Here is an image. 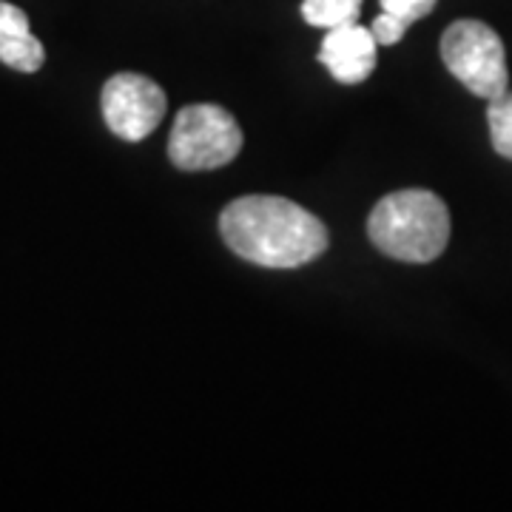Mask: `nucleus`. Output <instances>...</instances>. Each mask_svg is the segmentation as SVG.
<instances>
[{
    "label": "nucleus",
    "instance_id": "nucleus-6",
    "mask_svg": "<svg viewBox=\"0 0 512 512\" xmlns=\"http://www.w3.org/2000/svg\"><path fill=\"white\" fill-rule=\"evenodd\" d=\"M376 49L379 43L370 26L365 29L359 23H348L328 29L319 49V63L328 69L333 80L345 86H359L376 69Z\"/></svg>",
    "mask_w": 512,
    "mask_h": 512
},
{
    "label": "nucleus",
    "instance_id": "nucleus-8",
    "mask_svg": "<svg viewBox=\"0 0 512 512\" xmlns=\"http://www.w3.org/2000/svg\"><path fill=\"white\" fill-rule=\"evenodd\" d=\"M362 12V0H305L302 3V18L308 26L319 29H336L356 23Z\"/></svg>",
    "mask_w": 512,
    "mask_h": 512
},
{
    "label": "nucleus",
    "instance_id": "nucleus-4",
    "mask_svg": "<svg viewBox=\"0 0 512 512\" xmlns=\"http://www.w3.org/2000/svg\"><path fill=\"white\" fill-rule=\"evenodd\" d=\"M441 60L476 97L493 100L507 92V55L495 29L481 20H456L441 35Z\"/></svg>",
    "mask_w": 512,
    "mask_h": 512
},
{
    "label": "nucleus",
    "instance_id": "nucleus-10",
    "mask_svg": "<svg viewBox=\"0 0 512 512\" xmlns=\"http://www.w3.org/2000/svg\"><path fill=\"white\" fill-rule=\"evenodd\" d=\"M382 12H390L396 18H402L404 23H416V20L427 18L439 0H379Z\"/></svg>",
    "mask_w": 512,
    "mask_h": 512
},
{
    "label": "nucleus",
    "instance_id": "nucleus-7",
    "mask_svg": "<svg viewBox=\"0 0 512 512\" xmlns=\"http://www.w3.org/2000/svg\"><path fill=\"white\" fill-rule=\"evenodd\" d=\"M46 49L32 35L26 12L15 3L0 0V63H6L15 72L32 74L43 66Z\"/></svg>",
    "mask_w": 512,
    "mask_h": 512
},
{
    "label": "nucleus",
    "instance_id": "nucleus-1",
    "mask_svg": "<svg viewBox=\"0 0 512 512\" xmlns=\"http://www.w3.org/2000/svg\"><path fill=\"white\" fill-rule=\"evenodd\" d=\"M220 234L228 248L262 268H299L328 248V228L285 197L251 194L225 205Z\"/></svg>",
    "mask_w": 512,
    "mask_h": 512
},
{
    "label": "nucleus",
    "instance_id": "nucleus-2",
    "mask_svg": "<svg viewBox=\"0 0 512 512\" xmlns=\"http://www.w3.org/2000/svg\"><path fill=\"white\" fill-rule=\"evenodd\" d=\"M367 237L382 254L424 265L439 259L450 242V211L439 194L427 188L393 191L373 205Z\"/></svg>",
    "mask_w": 512,
    "mask_h": 512
},
{
    "label": "nucleus",
    "instance_id": "nucleus-3",
    "mask_svg": "<svg viewBox=\"0 0 512 512\" xmlns=\"http://www.w3.org/2000/svg\"><path fill=\"white\" fill-rule=\"evenodd\" d=\"M242 151V128L234 114L214 103L185 106L168 137V160L183 171H211Z\"/></svg>",
    "mask_w": 512,
    "mask_h": 512
},
{
    "label": "nucleus",
    "instance_id": "nucleus-5",
    "mask_svg": "<svg viewBox=\"0 0 512 512\" xmlns=\"http://www.w3.org/2000/svg\"><path fill=\"white\" fill-rule=\"evenodd\" d=\"M103 120L106 126L128 143L146 140L154 128L160 126L165 114V92L146 74L120 72L106 80L103 94Z\"/></svg>",
    "mask_w": 512,
    "mask_h": 512
},
{
    "label": "nucleus",
    "instance_id": "nucleus-11",
    "mask_svg": "<svg viewBox=\"0 0 512 512\" xmlns=\"http://www.w3.org/2000/svg\"><path fill=\"white\" fill-rule=\"evenodd\" d=\"M407 29H410V23H404L402 18H396V15H390V12H382L379 18L370 23V32H373L379 46H396Z\"/></svg>",
    "mask_w": 512,
    "mask_h": 512
},
{
    "label": "nucleus",
    "instance_id": "nucleus-9",
    "mask_svg": "<svg viewBox=\"0 0 512 512\" xmlns=\"http://www.w3.org/2000/svg\"><path fill=\"white\" fill-rule=\"evenodd\" d=\"M487 123H490V137H493V148L512 160V92H504L487 100Z\"/></svg>",
    "mask_w": 512,
    "mask_h": 512
}]
</instances>
